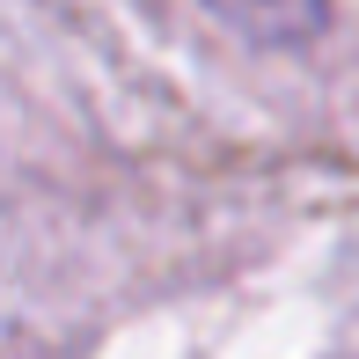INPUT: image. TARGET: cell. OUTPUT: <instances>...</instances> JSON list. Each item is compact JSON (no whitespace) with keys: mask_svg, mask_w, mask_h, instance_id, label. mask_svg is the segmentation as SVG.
Instances as JSON below:
<instances>
[{"mask_svg":"<svg viewBox=\"0 0 359 359\" xmlns=\"http://www.w3.org/2000/svg\"><path fill=\"white\" fill-rule=\"evenodd\" d=\"M205 8L264 52H301L330 29V0H205Z\"/></svg>","mask_w":359,"mask_h":359,"instance_id":"cell-1","label":"cell"}]
</instances>
